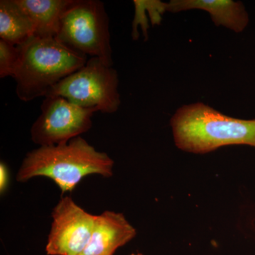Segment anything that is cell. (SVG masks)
I'll use <instances>...</instances> for the list:
<instances>
[{
  "mask_svg": "<svg viewBox=\"0 0 255 255\" xmlns=\"http://www.w3.org/2000/svg\"><path fill=\"white\" fill-rule=\"evenodd\" d=\"M114 161L108 154L96 150L81 136L65 143L40 146L25 156L16 181L27 182L35 177H48L62 194L72 192L86 176L113 175Z\"/></svg>",
  "mask_w": 255,
  "mask_h": 255,
  "instance_id": "cell-1",
  "label": "cell"
},
{
  "mask_svg": "<svg viewBox=\"0 0 255 255\" xmlns=\"http://www.w3.org/2000/svg\"><path fill=\"white\" fill-rule=\"evenodd\" d=\"M170 124L174 143L185 152L205 154L234 145L255 147V119L228 117L201 102L182 106Z\"/></svg>",
  "mask_w": 255,
  "mask_h": 255,
  "instance_id": "cell-2",
  "label": "cell"
},
{
  "mask_svg": "<svg viewBox=\"0 0 255 255\" xmlns=\"http://www.w3.org/2000/svg\"><path fill=\"white\" fill-rule=\"evenodd\" d=\"M19 57L14 77L18 99L30 102L46 97L50 90L87 63L78 53L56 38L33 36L18 46Z\"/></svg>",
  "mask_w": 255,
  "mask_h": 255,
  "instance_id": "cell-3",
  "label": "cell"
},
{
  "mask_svg": "<svg viewBox=\"0 0 255 255\" xmlns=\"http://www.w3.org/2000/svg\"><path fill=\"white\" fill-rule=\"evenodd\" d=\"M57 39L68 48L112 67L110 19L99 0H73L60 19Z\"/></svg>",
  "mask_w": 255,
  "mask_h": 255,
  "instance_id": "cell-4",
  "label": "cell"
},
{
  "mask_svg": "<svg viewBox=\"0 0 255 255\" xmlns=\"http://www.w3.org/2000/svg\"><path fill=\"white\" fill-rule=\"evenodd\" d=\"M117 70L98 58H91L76 72L55 85L48 96L63 97L85 109L113 114L121 105Z\"/></svg>",
  "mask_w": 255,
  "mask_h": 255,
  "instance_id": "cell-5",
  "label": "cell"
},
{
  "mask_svg": "<svg viewBox=\"0 0 255 255\" xmlns=\"http://www.w3.org/2000/svg\"><path fill=\"white\" fill-rule=\"evenodd\" d=\"M95 112L63 97L48 96L42 103L41 115L31 128V140L39 147L68 142L91 129Z\"/></svg>",
  "mask_w": 255,
  "mask_h": 255,
  "instance_id": "cell-6",
  "label": "cell"
},
{
  "mask_svg": "<svg viewBox=\"0 0 255 255\" xmlns=\"http://www.w3.org/2000/svg\"><path fill=\"white\" fill-rule=\"evenodd\" d=\"M46 251L48 255H81L91 238L95 215L70 196H62L51 214Z\"/></svg>",
  "mask_w": 255,
  "mask_h": 255,
  "instance_id": "cell-7",
  "label": "cell"
},
{
  "mask_svg": "<svg viewBox=\"0 0 255 255\" xmlns=\"http://www.w3.org/2000/svg\"><path fill=\"white\" fill-rule=\"evenodd\" d=\"M136 236L122 213L105 211L95 216L91 238L81 255H114Z\"/></svg>",
  "mask_w": 255,
  "mask_h": 255,
  "instance_id": "cell-8",
  "label": "cell"
},
{
  "mask_svg": "<svg viewBox=\"0 0 255 255\" xmlns=\"http://www.w3.org/2000/svg\"><path fill=\"white\" fill-rule=\"evenodd\" d=\"M165 9L170 12L204 10L211 15L216 26H224L236 33L244 31L249 23L244 5L232 0H172L165 3Z\"/></svg>",
  "mask_w": 255,
  "mask_h": 255,
  "instance_id": "cell-9",
  "label": "cell"
},
{
  "mask_svg": "<svg viewBox=\"0 0 255 255\" xmlns=\"http://www.w3.org/2000/svg\"><path fill=\"white\" fill-rule=\"evenodd\" d=\"M31 18L34 36L56 38L62 16L73 0H16Z\"/></svg>",
  "mask_w": 255,
  "mask_h": 255,
  "instance_id": "cell-10",
  "label": "cell"
},
{
  "mask_svg": "<svg viewBox=\"0 0 255 255\" xmlns=\"http://www.w3.org/2000/svg\"><path fill=\"white\" fill-rule=\"evenodd\" d=\"M31 18L16 0L0 1V39L21 46L34 36Z\"/></svg>",
  "mask_w": 255,
  "mask_h": 255,
  "instance_id": "cell-11",
  "label": "cell"
},
{
  "mask_svg": "<svg viewBox=\"0 0 255 255\" xmlns=\"http://www.w3.org/2000/svg\"><path fill=\"white\" fill-rule=\"evenodd\" d=\"M18 57V46L0 39V78L14 77Z\"/></svg>",
  "mask_w": 255,
  "mask_h": 255,
  "instance_id": "cell-12",
  "label": "cell"
},
{
  "mask_svg": "<svg viewBox=\"0 0 255 255\" xmlns=\"http://www.w3.org/2000/svg\"><path fill=\"white\" fill-rule=\"evenodd\" d=\"M9 184V172L7 166L4 162L0 163V192L4 194Z\"/></svg>",
  "mask_w": 255,
  "mask_h": 255,
  "instance_id": "cell-13",
  "label": "cell"
},
{
  "mask_svg": "<svg viewBox=\"0 0 255 255\" xmlns=\"http://www.w3.org/2000/svg\"><path fill=\"white\" fill-rule=\"evenodd\" d=\"M130 255H143L140 254V253H137V254H131Z\"/></svg>",
  "mask_w": 255,
  "mask_h": 255,
  "instance_id": "cell-14",
  "label": "cell"
}]
</instances>
